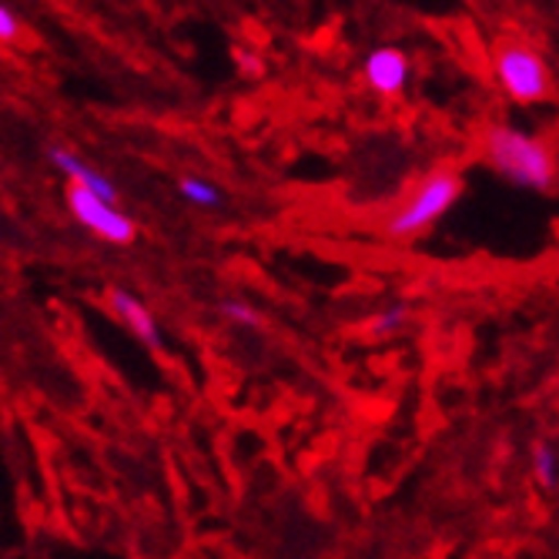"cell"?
<instances>
[{
    "label": "cell",
    "mask_w": 559,
    "mask_h": 559,
    "mask_svg": "<svg viewBox=\"0 0 559 559\" xmlns=\"http://www.w3.org/2000/svg\"><path fill=\"white\" fill-rule=\"evenodd\" d=\"M533 473H536V479L543 486H552L556 483V473H559V455H556V449L536 445V452H533Z\"/></svg>",
    "instance_id": "cell-11"
},
{
    "label": "cell",
    "mask_w": 559,
    "mask_h": 559,
    "mask_svg": "<svg viewBox=\"0 0 559 559\" xmlns=\"http://www.w3.org/2000/svg\"><path fill=\"white\" fill-rule=\"evenodd\" d=\"M17 31H21V21H17V14H14V8L4 4V8H0V40L11 44V40L17 37Z\"/></svg>",
    "instance_id": "cell-13"
},
{
    "label": "cell",
    "mask_w": 559,
    "mask_h": 559,
    "mask_svg": "<svg viewBox=\"0 0 559 559\" xmlns=\"http://www.w3.org/2000/svg\"><path fill=\"white\" fill-rule=\"evenodd\" d=\"M178 194L194 209H222L225 205V194L215 181L209 178H198V175H181L178 178Z\"/></svg>",
    "instance_id": "cell-8"
},
{
    "label": "cell",
    "mask_w": 559,
    "mask_h": 559,
    "mask_svg": "<svg viewBox=\"0 0 559 559\" xmlns=\"http://www.w3.org/2000/svg\"><path fill=\"white\" fill-rule=\"evenodd\" d=\"M405 322H409V305H389V309H382V312H376L372 319H369V335L372 338H389V335H395Z\"/></svg>",
    "instance_id": "cell-10"
},
{
    "label": "cell",
    "mask_w": 559,
    "mask_h": 559,
    "mask_svg": "<svg viewBox=\"0 0 559 559\" xmlns=\"http://www.w3.org/2000/svg\"><path fill=\"white\" fill-rule=\"evenodd\" d=\"M492 78L516 105H546L556 94V81L543 55L516 37H502L492 44Z\"/></svg>",
    "instance_id": "cell-3"
},
{
    "label": "cell",
    "mask_w": 559,
    "mask_h": 559,
    "mask_svg": "<svg viewBox=\"0 0 559 559\" xmlns=\"http://www.w3.org/2000/svg\"><path fill=\"white\" fill-rule=\"evenodd\" d=\"M47 158H50V165H55V168L68 178V185H78V188H84V191H91V194H97V198L111 201V205H118V188L111 185V178H108V175H100L97 168H91L87 162H81L71 147H64V144H50V147H47Z\"/></svg>",
    "instance_id": "cell-7"
},
{
    "label": "cell",
    "mask_w": 559,
    "mask_h": 559,
    "mask_svg": "<svg viewBox=\"0 0 559 559\" xmlns=\"http://www.w3.org/2000/svg\"><path fill=\"white\" fill-rule=\"evenodd\" d=\"M105 301H108L111 316H115V319H118V322H121L134 338H141L147 348H162V329H158V319H155V312H151L138 295H131L128 288L108 285Z\"/></svg>",
    "instance_id": "cell-6"
},
{
    "label": "cell",
    "mask_w": 559,
    "mask_h": 559,
    "mask_svg": "<svg viewBox=\"0 0 559 559\" xmlns=\"http://www.w3.org/2000/svg\"><path fill=\"white\" fill-rule=\"evenodd\" d=\"M215 309H218L222 319H228L235 325H245V329H262L265 325V316L255 309V305H248L241 298H222Z\"/></svg>",
    "instance_id": "cell-9"
},
{
    "label": "cell",
    "mask_w": 559,
    "mask_h": 559,
    "mask_svg": "<svg viewBox=\"0 0 559 559\" xmlns=\"http://www.w3.org/2000/svg\"><path fill=\"white\" fill-rule=\"evenodd\" d=\"M483 155L496 175L530 191L552 188L556 171H559L556 151L543 138L526 134L513 124H489L483 134Z\"/></svg>",
    "instance_id": "cell-1"
},
{
    "label": "cell",
    "mask_w": 559,
    "mask_h": 559,
    "mask_svg": "<svg viewBox=\"0 0 559 559\" xmlns=\"http://www.w3.org/2000/svg\"><path fill=\"white\" fill-rule=\"evenodd\" d=\"M64 198H68V212H71V218H74L81 228H87L94 238L108 241V245H131V241L138 238L134 218L124 215L118 205H111V201L97 198V194H91V191H84V188H78V185H68Z\"/></svg>",
    "instance_id": "cell-4"
},
{
    "label": "cell",
    "mask_w": 559,
    "mask_h": 559,
    "mask_svg": "<svg viewBox=\"0 0 559 559\" xmlns=\"http://www.w3.org/2000/svg\"><path fill=\"white\" fill-rule=\"evenodd\" d=\"M231 58H235L241 78H262V74H265V61H262L259 55H251V50H245V47H235V50H231Z\"/></svg>",
    "instance_id": "cell-12"
},
{
    "label": "cell",
    "mask_w": 559,
    "mask_h": 559,
    "mask_svg": "<svg viewBox=\"0 0 559 559\" xmlns=\"http://www.w3.org/2000/svg\"><path fill=\"white\" fill-rule=\"evenodd\" d=\"M463 198V175L452 168H432L426 171L413 191L402 198V205L385 222V238L392 241H413L423 231H429L455 201Z\"/></svg>",
    "instance_id": "cell-2"
},
{
    "label": "cell",
    "mask_w": 559,
    "mask_h": 559,
    "mask_svg": "<svg viewBox=\"0 0 559 559\" xmlns=\"http://www.w3.org/2000/svg\"><path fill=\"white\" fill-rule=\"evenodd\" d=\"M409 78H413V68H409V58H405L402 47L382 44V47L369 50L362 61V81L382 97H399L405 87H409Z\"/></svg>",
    "instance_id": "cell-5"
}]
</instances>
